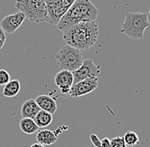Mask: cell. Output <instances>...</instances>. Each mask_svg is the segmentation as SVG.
Segmentation results:
<instances>
[{"label":"cell","mask_w":150,"mask_h":147,"mask_svg":"<svg viewBox=\"0 0 150 147\" xmlns=\"http://www.w3.org/2000/svg\"><path fill=\"white\" fill-rule=\"evenodd\" d=\"M39 110H40V108L38 107L35 100L29 99L22 104L21 108V115L22 118L33 119Z\"/></svg>","instance_id":"cell-12"},{"label":"cell","mask_w":150,"mask_h":147,"mask_svg":"<svg viewBox=\"0 0 150 147\" xmlns=\"http://www.w3.org/2000/svg\"><path fill=\"white\" fill-rule=\"evenodd\" d=\"M6 41V35L5 32H4V30L0 27V49L4 47V44Z\"/></svg>","instance_id":"cell-21"},{"label":"cell","mask_w":150,"mask_h":147,"mask_svg":"<svg viewBox=\"0 0 150 147\" xmlns=\"http://www.w3.org/2000/svg\"><path fill=\"white\" fill-rule=\"evenodd\" d=\"M76 0H45L47 9V22L57 25L62 16Z\"/></svg>","instance_id":"cell-6"},{"label":"cell","mask_w":150,"mask_h":147,"mask_svg":"<svg viewBox=\"0 0 150 147\" xmlns=\"http://www.w3.org/2000/svg\"><path fill=\"white\" fill-rule=\"evenodd\" d=\"M16 8L32 22H47L45 0H16Z\"/></svg>","instance_id":"cell-4"},{"label":"cell","mask_w":150,"mask_h":147,"mask_svg":"<svg viewBox=\"0 0 150 147\" xmlns=\"http://www.w3.org/2000/svg\"><path fill=\"white\" fill-rule=\"evenodd\" d=\"M62 32L66 44L82 52L88 50L96 44L99 35V28L95 21L81 22Z\"/></svg>","instance_id":"cell-1"},{"label":"cell","mask_w":150,"mask_h":147,"mask_svg":"<svg viewBox=\"0 0 150 147\" xmlns=\"http://www.w3.org/2000/svg\"><path fill=\"white\" fill-rule=\"evenodd\" d=\"M20 129L27 134H33L38 131V127L35 123L34 120L32 118H22L19 123Z\"/></svg>","instance_id":"cell-16"},{"label":"cell","mask_w":150,"mask_h":147,"mask_svg":"<svg viewBox=\"0 0 150 147\" xmlns=\"http://www.w3.org/2000/svg\"><path fill=\"white\" fill-rule=\"evenodd\" d=\"M35 101L38 104L40 110H45L47 112L54 115L57 110V104L54 98L50 97L47 94L38 95L35 99Z\"/></svg>","instance_id":"cell-11"},{"label":"cell","mask_w":150,"mask_h":147,"mask_svg":"<svg viewBox=\"0 0 150 147\" xmlns=\"http://www.w3.org/2000/svg\"><path fill=\"white\" fill-rule=\"evenodd\" d=\"M90 139H91V141L92 143L95 147H101V140L100 139L98 138L97 135H96L95 134H91V136H90Z\"/></svg>","instance_id":"cell-20"},{"label":"cell","mask_w":150,"mask_h":147,"mask_svg":"<svg viewBox=\"0 0 150 147\" xmlns=\"http://www.w3.org/2000/svg\"><path fill=\"white\" fill-rule=\"evenodd\" d=\"M55 83L62 95H69L70 89L74 85L73 72L66 70H61L55 76Z\"/></svg>","instance_id":"cell-9"},{"label":"cell","mask_w":150,"mask_h":147,"mask_svg":"<svg viewBox=\"0 0 150 147\" xmlns=\"http://www.w3.org/2000/svg\"><path fill=\"white\" fill-rule=\"evenodd\" d=\"M149 27V21L145 13H127L121 27V32L131 39L143 38L144 32Z\"/></svg>","instance_id":"cell-3"},{"label":"cell","mask_w":150,"mask_h":147,"mask_svg":"<svg viewBox=\"0 0 150 147\" xmlns=\"http://www.w3.org/2000/svg\"><path fill=\"white\" fill-rule=\"evenodd\" d=\"M58 139V135L54 131L49 129H42L38 131L36 139L38 143L44 146H50L56 142Z\"/></svg>","instance_id":"cell-13"},{"label":"cell","mask_w":150,"mask_h":147,"mask_svg":"<svg viewBox=\"0 0 150 147\" xmlns=\"http://www.w3.org/2000/svg\"><path fill=\"white\" fill-rule=\"evenodd\" d=\"M21 89V83L17 79L10 80L9 83L4 85L3 95L8 98H12L16 96Z\"/></svg>","instance_id":"cell-14"},{"label":"cell","mask_w":150,"mask_h":147,"mask_svg":"<svg viewBox=\"0 0 150 147\" xmlns=\"http://www.w3.org/2000/svg\"><path fill=\"white\" fill-rule=\"evenodd\" d=\"M33 120L38 128H45L52 122L53 115L45 110H40L38 112V114L35 116Z\"/></svg>","instance_id":"cell-15"},{"label":"cell","mask_w":150,"mask_h":147,"mask_svg":"<svg viewBox=\"0 0 150 147\" xmlns=\"http://www.w3.org/2000/svg\"><path fill=\"white\" fill-rule=\"evenodd\" d=\"M30 147H45V146H44V145H41V144H39V143H34V144H33L32 146Z\"/></svg>","instance_id":"cell-23"},{"label":"cell","mask_w":150,"mask_h":147,"mask_svg":"<svg viewBox=\"0 0 150 147\" xmlns=\"http://www.w3.org/2000/svg\"><path fill=\"white\" fill-rule=\"evenodd\" d=\"M99 11L91 0H76L57 23V28L64 32L81 22L95 21Z\"/></svg>","instance_id":"cell-2"},{"label":"cell","mask_w":150,"mask_h":147,"mask_svg":"<svg viewBox=\"0 0 150 147\" xmlns=\"http://www.w3.org/2000/svg\"><path fill=\"white\" fill-rule=\"evenodd\" d=\"M101 147H111V139L105 137L101 140Z\"/></svg>","instance_id":"cell-22"},{"label":"cell","mask_w":150,"mask_h":147,"mask_svg":"<svg viewBox=\"0 0 150 147\" xmlns=\"http://www.w3.org/2000/svg\"><path fill=\"white\" fill-rule=\"evenodd\" d=\"M57 65L62 70L74 72L83 63V55L79 49L66 44L62 46L56 55Z\"/></svg>","instance_id":"cell-5"},{"label":"cell","mask_w":150,"mask_h":147,"mask_svg":"<svg viewBox=\"0 0 150 147\" xmlns=\"http://www.w3.org/2000/svg\"><path fill=\"white\" fill-rule=\"evenodd\" d=\"M98 87V78H86L72 86L69 95L73 98H78L93 92Z\"/></svg>","instance_id":"cell-8"},{"label":"cell","mask_w":150,"mask_h":147,"mask_svg":"<svg viewBox=\"0 0 150 147\" xmlns=\"http://www.w3.org/2000/svg\"><path fill=\"white\" fill-rule=\"evenodd\" d=\"M125 139L121 136H117L111 139V147H126Z\"/></svg>","instance_id":"cell-19"},{"label":"cell","mask_w":150,"mask_h":147,"mask_svg":"<svg viewBox=\"0 0 150 147\" xmlns=\"http://www.w3.org/2000/svg\"><path fill=\"white\" fill-rule=\"evenodd\" d=\"M11 80L9 73L4 69L0 70V86H4Z\"/></svg>","instance_id":"cell-18"},{"label":"cell","mask_w":150,"mask_h":147,"mask_svg":"<svg viewBox=\"0 0 150 147\" xmlns=\"http://www.w3.org/2000/svg\"><path fill=\"white\" fill-rule=\"evenodd\" d=\"M149 14H150V8H149Z\"/></svg>","instance_id":"cell-24"},{"label":"cell","mask_w":150,"mask_h":147,"mask_svg":"<svg viewBox=\"0 0 150 147\" xmlns=\"http://www.w3.org/2000/svg\"><path fill=\"white\" fill-rule=\"evenodd\" d=\"M25 19V15L18 11L15 14L7 15L0 22V27L4 30V32H7L9 34L14 33L21 26Z\"/></svg>","instance_id":"cell-10"},{"label":"cell","mask_w":150,"mask_h":147,"mask_svg":"<svg viewBox=\"0 0 150 147\" xmlns=\"http://www.w3.org/2000/svg\"><path fill=\"white\" fill-rule=\"evenodd\" d=\"M124 139L126 144V146H135L137 145H139V137L137 133L133 131H127L125 135H124Z\"/></svg>","instance_id":"cell-17"},{"label":"cell","mask_w":150,"mask_h":147,"mask_svg":"<svg viewBox=\"0 0 150 147\" xmlns=\"http://www.w3.org/2000/svg\"><path fill=\"white\" fill-rule=\"evenodd\" d=\"M101 72V66L96 65L90 59L84 60L81 66L73 72L74 75V84L79 83L86 78H94L97 77Z\"/></svg>","instance_id":"cell-7"}]
</instances>
